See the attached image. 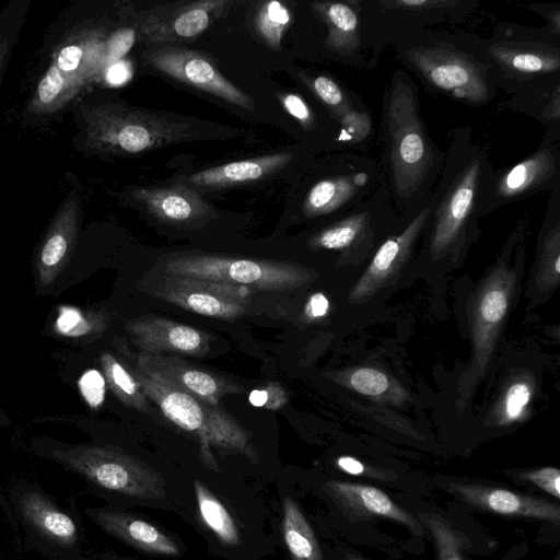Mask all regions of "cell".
<instances>
[{"mask_svg":"<svg viewBox=\"0 0 560 560\" xmlns=\"http://www.w3.org/2000/svg\"><path fill=\"white\" fill-rule=\"evenodd\" d=\"M291 21V13L283 3L277 0L267 1L257 11L255 28L266 45L279 50L282 37Z\"/></svg>","mask_w":560,"mask_h":560,"instance_id":"d6a6232c","label":"cell"},{"mask_svg":"<svg viewBox=\"0 0 560 560\" xmlns=\"http://www.w3.org/2000/svg\"><path fill=\"white\" fill-rule=\"evenodd\" d=\"M451 492L468 504L495 514L548 521L559 525V505L508 489L475 483L453 482Z\"/></svg>","mask_w":560,"mask_h":560,"instance_id":"ac0fdd59","label":"cell"},{"mask_svg":"<svg viewBox=\"0 0 560 560\" xmlns=\"http://www.w3.org/2000/svg\"><path fill=\"white\" fill-rule=\"evenodd\" d=\"M430 214L425 205L399 234L388 237L377 249L372 261L349 292V301L362 304L384 288L402 267L424 229Z\"/></svg>","mask_w":560,"mask_h":560,"instance_id":"4fadbf2b","label":"cell"},{"mask_svg":"<svg viewBox=\"0 0 560 560\" xmlns=\"http://www.w3.org/2000/svg\"><path fill=\"white\" fill-rule=\"evenodd\" d=\"M164 273L259 291L294 290L315 277L313 270L287 261L191 253L167 258Z\"/></svg>","mask_w":560,"mask_h":560,"instance_id":"277c9868","label":"cell"},{"mask_svg":"<svg viewBox=\"0 0 560 560\" xmlns=\"http://www.w3.org/2000/svg\"><path fill=\"white\" fill-rule=\"evenodd\" d=\"M125 327L145 354L205 355L210 348V337L203 331L163 317L136 318Z\"/></svg>","mask_w":560,"mask_h":560,"instance_id":"5bb4252c","label":"cell"},{"mask_svg":"<svg viewBox=\"0 0 560 560\" xmlns=\"http://www.w3.org/2000/svg\"><path fill=\"white\" fill-rule=\"evenodd\" d=\"M88 514L105 532L138 549L167 557L179 553L176 542L147 521L102 509H89Z\"/></svg>","mask_w":560,"mask_h":560,"instance_id":"44dd1931","label":"cell"},{"mask_svg":"<svg viewBox=\"0 0 560 560\" xmlns=\"http://www.w3.org/2000/svg\"><path fill=\"white\" fill-rule=\"evenodd\" d=\"M454 162L444 174L441 190L436 192L435 206L430 209L433 215L430 253L434 259L448 252L464 234L468 222L480 207L481 192L487 175L486 159L474 150Z\"/></svg>","mask_w":560,"mask_h":560,"instance_id":"8992f818","label":"cell"},{"mask_svg":"<svg viewBox=\"0 0 560 560\" xmlns=\"http://www.w3.org/2000/svg\"><path fill=\"white\" fill-rule=\"evenodd\" d=\"M132 374L147 398L153 400L171 422L199 436L208 464H213L209 444L256 460L249 432L220 407L194 397L138 365Z\"/></svg>","mask_w":560,"mask_h":560,"instance_id":"3957f363","label":"cell"},{"mask_svg":"<svg viewBox=\"0 0 560 560\" xmlns=\"http://www.w3.org/2000/svg\"><path fill=\"white\" fill-rule=\"evenodd\" d=\"M325 492L351 520L383 517L405 525L416 535H422V525L397 505L385 492L369 485L340 480L327 481Z\"/></svg>","mask_w":560,"mask_h":560,"instance_id":"e0dca14e","label":"cell"},{"mask_svg":"<svg viewBox=\"0 0 560 560\" xmlns=\"http://www.w3.org/2000/svg\"><path fill=\"white\" fill-rule=\"evenodd\" d=\"M101 363L113 393L126 406L145 411L149 407L147 396L133 374L110 353H103Z\"/></svg>","mask_w":560,"mask_h":560,"instance_id":"f1b7e54d","label":"cell"},{"mask_svg":"<svg viewBox=\"0 0 560 560\" xmlns=\"http://www.w3.org/2000/svg\"><path fill=\"white\" fill-rule=\"evenodd\" d=\"M248 400L254 407L278 409L285 404L287 395L278 384H268L265 387L253 389Z\"/></svg>","mask_w":560,"mask_h":560,"instance_id":"ab89813d","label":"cell"},{"mask_svg":"<svg viewBox=\"0 0 560 560\" xmlns=\"http://www.w3.org/2000/svg\"><path fill=\"white\" fill-rule=\"evenodd\" d=\"M107 42L91 30L63 45L37 85L31 108L35 113L60 107L80 88L104 74L108 67Z\"/></svg>","mask_w":560,"mask_h":560,"instance_id":"ba28073f","label":"cell"},{"mask_svg":"<svg viewBox=\"0 0 560 560\" xmlns=\"http://www.w3.org/2000/svg\"><path fill=\"white\" fill-rule=\"evenodd\" d=\"M329 310L328 299L320 292L312 294L305 306V315L308 318H322Z\"/></svg>","mask_w":560,"mask_h":560,"instance_id":"f6af8a7d","label":"cell"},{"mask_svg":"<svg viewBox=\"0 0 560 560\" xmlns=\"http://www.w3.org/2000/svg\"><path fill=\"white\" fill-rule=\"evenodd\" d=\"M136 39V33L131 28H122L115 32L107 40L108 66L121 60L129 51Z\"/></svg>","mask_w":560,"mask_h":560,"instance_id":"b9f144b4","label":"cell"},{"mask_svg":"<svg viewBox=\"0 0 560 560\" xmlns=\"http://www.w3.org/2000/svg\"><path fill=\"white\" fill-rule=\"evenodd\" d=\"M310 86L315 95L328 107L332 108L340 119L353 110L348 106L341 88L326 75H317L310 80Z\"/></svg>","mask_w":560,"mask_h":560,"instance_id":"d590c367","label":"cell"},{"mask_svg":"<svg viewBox=\"0 0 560 560\" xmlns=\"http://www.w3.org/2000/svg\"><path fill=\"white\" fill-rule=\"evenodd\" d=\"M78 233V210L73 200L58 213L40 247L36 270L40 287L52 284L69 260Z\"/></svg>","mask_w":560,"mask_h":560,"instance_id":"7402d4cb","label":"cell"},{"mask_svg":"<svg viewBox=\"0 0 560 560\" xmlns=\"http://www.w3.org/2000/svg\"><path fill=\"white\" fill-rule=\"evenodd\" d=\"M90 148L110 154H138L194 138L190 124L152 110L102 104L83 110Z\"/></svg>","mask_w":560,"mask_h":560,"instance_id":"7a4b0ae2","label":"cell"},{"mask_svg":"<svg viewBox=\"0 0 560 560\" xmlns=\"http://www.w3.org/2000/svg\"><path fill=\"white\" fill-rule=\"evenodd\" d=\"M337 465L341 470L350 475L386 479V476L383 475L382 472H376L375 470H372L371 468L362 464L360 460L350 456L339 457L337 459Z\"/></svg>","mask_w":560,"mask_h":560,"instance_id":"7bdbcfd3","label":"cell"},{"mask_svg":"<svg viewBox=\"0 0 560 560\" xmlns=\"http://www.w3.org/2000/svg\"><path fill=\"white\" fill-rule=\"evenodd\" d=\"M196 500L200 517L208 528L224 544L233 546L238 544L237 526L224 506L200 481H194Z\"/></svg>","mask_w":560,"mask_h":560,"instance_id":"83f0119b","label":"cell"},{"mask_svg":"<svg viewBox=\"0 0 560 560\" xmlns=\"http://www.w3.org/2000/svg\"><path fill=\"white\" fill-rule=\"evenodd\" d=\"M520 478L544 490L551 497L560 498V470L555 467H542L520 474Z\"/></svg>","mask_w":560,"mask_h":560,"instance_id":"74e56055","label":"cell"},{"mask_svg":"<svg viewBox=\"0 0 560 560\" xmlns=\"http://www.w3.org/2000/svg\"><path fill=\"white\" fill-rule=\"evenodd\" d=\"M540 271H544V277L547 281L555 278L558 282L560 273V226L557 223L548 232L541 255Z\"/></svg>","mask_w":560,"mask_h":560,"instance_id":"8d00e7d4","label":"cell"},{"mask_svg":"<svg viewBox=\"0 0 560 560\" xmlns=\"http://www.w3.org/2000/svg\"><path fill=\"white\" fill-rule=\"evenodd\" d=\"M137 365L212 406H218L229 394L243 392L235 382L198 369L175 355L141 353Z\"/></svg>","mask_w":560,"mask_h":560,"instance_id":"9a60e30c","label":"cell"},{"mask_svg":"<svg viewBox=\"0 0 560 560\" xmlns=\"http://www.w3.org/2000/svg\"><path fill=\"white\" fill-rule=\"evenodd\" d=\"M21 510L27 522L49 540L70 546L78 539V528L70 515L42 494L28 491L21 499Z\"/></svg>","mask_w":560,"mask_h":560,"instance_id":"d4e9b609","label":"cell"},{"mask_svg":"<svg viewBox=\"0 0 560 560\" xmlns=\"http://www.w3.org/2000/svg\"><path fill=\"white\" fill-rule=\"evenodd\" d=\"M340 122L347 140H364L371 129L369 115L354 109L346 114Z\"/></svg>","mask_w":560,"mask_h":560,"instance_id":"60d3db41","label":"cell"},{"mask_svg":"<svg viewBox=\"0 0 560 560\" xmlns=\"http://www.w3.org/2000/svg\"><path fill=\"white\" fill-rule=\"evenodd\" d=\"M419 517L433 537L438 560H467L464 557V549L469 541L462 533L433 512L421 513Z\"/></svg>","mask_w":560,"mask_h":560,"instance_id":"1f68e13d","label":"cell"},{"mask_svg":"<svg viewBox=\"0 0 560 560\" xmlns=\"http://www.w3.org/2000/svg\"><path fill=\"white\" fill-rule=\"evenodd\" d=\"M402 61L430 88L468 104L482 105L492 96L490 66L454 44H413Z\"/></svg>","mask_w":560,"mask_h":560,"instance_id":"5b68a950","label":"cell"},{"mask_svg":"<svg viewBox=\"0 0 560 560\" xmlns=\"http://www.w3.org/2000/svg\"><path fill=\"white\" fill-rule=\"evenodd\" d=\"M513 275L504 266L494 268L477 292L470 316L476 362L485 371L508 314L513 292Z\"/></svg>","mask_w":560,"mask_h":560,"instance_id":"7c38bea8","label":"cell"},{"mask_svg":"<svg viewBox=\"0 0 560 560\" xmlns=\"http://www.w3.org/2000/svg\"><path fill=\"white\" fill-rule=\"evenodd\" d=\"M154 295L192 313L233 319L245 313L249 289L165 276Z\"/></svg>","mask_w":560,"mask_h":560,"instance_id":"30bf717a","label":"cell"},{"mask_svg":"<svg viewBox=\"0 0 560 560\" xmlns=\"http://www.w3.org/2000/svg\"><path fill=\"white\" fill-rule=\"evenodd\" d=\"M559 154L551 141H545L534 153L486 182L481 206H501L551 187L558 180Z\"/></svg>","mask_w":560,"mask_h":560,"instance_id":"8fae6325","label":"cell"},{"mask_svg":"<svg viewBox=\"0 0 560 560\" xmlns=\"http://www.w3.org/2000/svg\"><path fill=\"white\" fill-rule=\"evenodd\" d=\"M52 457L95 486L138 499H161L164 480L148 465L115 447L78 445L54 448Z\"/></svg>","mask_w":560,"mask_h":560,"instance_id":"52a82bcc","label":"cell"},{"mask_svg":"<svg viewBox=\"0 0 560 560\" xmlns=\"http://www.w3.org/2000/svg\"><path fill=\"white\" fill-rule=\"evenodd\" d=\"M533 395V387L526 381L512 383L499 404L498 417L500 424H511L521 419Z\"/></svg>","mask_w":560,"mask_h":560,"instance_id":"e575fe53","label":"cell"},{"mask_svg":"<svg viewBox=\"0 0 560 560\" xmlns=\"http://www.w3.org/2000/svg\"><path fill=\"white\" fill-rule=\"evenodd\" d=\"M132 74V68L126 60H119L109 65L105 72L104 78L107 83L112 85H120L127 82Z\"/></svg>","mask_w":560,"mask_h":560,"instance_id":"ee69618b","label":"cell"},{"mask_svg":"<svg viewBox=\"0 0 560 560\" xmlns=\"http://www.w3.org/2000/svg\"><path fill=\"white\" fill-rule=\"evenodd\" d=\"M293 158L281 152L231 162L207 168L186 177L187 182L200 187L222 188L261 179L284 167Z\"/></svg>","mask_w":560,"mask_h":560,"instance_id":"603a6c76","label":"cell"},{"mask_svg":"<svg viewBox=\"0 0 560 560\" xmlns=\"http://www.w3.org/2000/svg\"><path fill=\"white\" fill-rule=\"evenodd\" d=\"M109 322L104 311H81L62 307L59 311L56 329L62 336L72 338L97 337L103 334Z\"/></svg>","mask_w":560,"mask_h":560,"instance_id":"4dcf8cb0","label":"cell"},{"mask_svg":"<svg viewBox=\"0 0 560 560\" xmlns=\"http://www.w3.org/2000/svg\"><path fill=\"white\" fill-rule=\"evenodd\" d=\"M279 100L283 108L304 128L311 129L314 127L315 119L313 112L300 95L294 93H282L279 94Z\"/></svg>","mask_w":560,"mask_h":560,"instance_id":"f35d334b","label":"cell"},{"mask_svg":"<svg viewBox=\"0 0 560 560\" xmlns=\"http://www.w3.org/2000/svg\"><path fill=\"white\" fill-rule=\"evenodd\" d=\"M341 382L358 392L370 397L393 396L394 388L389 376L374 368L361 366L347 372Z\"/></svg>","mask_w":560,"mask_h":560,"instance_id":"836d02e7","label":"cell"},{"mask_svg":"<svg viewBox=\"0 0 560 560\" xmlns=\"http://www.w3.org/2000/svg\"><path fill=\"white\" fill-rule=\"evenodd\" d=\"M133 198L162 222L189 225L214 213L196 190L185 185L162 188H137Z\"/></svg>","mask_w":560,"mask_h":560,"instance_id":"ffe728a7","label":"cell"},{"mask_svg":"<svg viewBox=\"0 0 560 560\" xmlns=\"http://www.w3.org/2000/svg\"><path fill=\"white\" fill-rule=\"evenodd\" d=\"M490 69L512 80L550 79L560 71V51L546 43L497 42L487 47Z\"/></svg>","mask_w":560,"mask_h":560,"instance_id":"2e32d148","label":"cell"},{"mask_svg":"<svg viewBox=\"0 0 560 560\" xmlns=\"http://www.w3.org/2000/svg\"><path fill=\"white\" fill-rule=\"evenodd\" d=\"M370 219L368 211L351 214L314 235L310 246L334 250L348 248L368 230Z\"/></svg>","mask_w":560,"mask_h":560,"instance_id":"f546056e","label":"cell"},{"mask_svg":"<svg viewBox=\"0 0 560 560\" xmlns=\"http://www.w3.org/2000/svg\"><path fill=\"white\" fill-rule=\"evenodd\" d=\"M9 44L4 38L0 39V71L2 70V66L4 63V58L8 54Z\"/></svg>","mask_w":560,"mask_h":560,"instance_id":"bcb514c9","label":"cell"},{"mask_svg":"<svg viewBox=\"0 0 560 560\" xmlns=\"http://www.w3.org/2000/svg\"><path fill=\"white\" fill-rule=\"evenodd\" d=\"M368 182L365 173L339 175L317 182L307 192L303 205L306 217L328 214L354 198Z\"/></svg>","mask_w":560,"mask_h":560,"instance_id":"484cf974","label":"cell"},{"mask_svg":"<svg viewBox=\"0 0 560 560\" xmlns=\"http://www.w3.org/2000/svg\"><path fill=\"white\" fill-rule=\"evenodd\" d=\"M346 560H366V559H364L360 556L353 555V553H348L346 557Z\"/></svg>","mask_w":560,"mask_h":560,"instance_id":"7dc6e473","label":"cell"},{"mask_svg":"<svg viewBox=\"0 0 560 560\" xmlns=\"http://www.w3.org/2000/svg\"><path fill=\"white\" fill-rule=\"evenodd\" d=\"M386 147L396 201H410L435 166L434 151L419 115L413 84L397 72L386 103Z\"/></svg>","mask_w":560,"mask_h":560,"instance_id":"6da1fadb","label":"cell"},{"mask_svg":"<svg viewBox=\"0 0 560 560\" xmlns=\"http://www.w3.org/2000/svg\"><path fill=\"white\" fill-rule=\"evenodd\" d=\"M226 4L229 1L225 0H205L164 9L163 13L150 15L141 32L155 44L189 39L207 30Z\"/></svg>","mask_w":560,"mask_h":560,"instance_id":"d6986e66","label":"cell"},{"mask_svg":"<svg viewBox=\"0 0 560 560\" xmlns=\"http://www.w3.org/2000/svg\"><path fill=\"white\" fill-rule=\"evenodd\" d=\"M313 10L327 27L325 47L350 55L361 45L359 10L349 2H314Z\"/></svg>","mask_w":560,"mask_h":560,"instance_id":"cb8c5ba5","label":"cell"},{"mask_svg":"<svg viewBox=\"0 0 560 560\" xmlns=\"http://www.w3.org/2000/svg\"><path fill=\"white\" fill-rule=\"evenodd\" d=\"M282 532L285 546L294 560H323L313 528L300 506L289 497L283 499Z\"/></svg>","mask_w":560,"mask_h":560,"instance_id":"4316f807","label":"cell"},{"mask_svg":"<svg viewBox=\"0 0 560 560\" xmlns=\"http://www.w3.org/2000/svg\"><path fill=\"white\" fill-rule=\"evenodd\" d=\"M556 560H559L558 558Z\"/></svg>","mask_w":560,"mask_h":560,"instance_id":"c3c4849f","label":"cell"},{"mask_svg":"<svg viewBox=\"0 0 560 560\" xmlns=\"http://www.w3.org/2000/svg\"><path fill=\"white\" fill-rule=\"evenodd\" d=\"M148 65L155 70L210 93L228 103L253 109L252 97L229 81L206 55L179 47H162L143 54Z\"/></svg>","mask_w":560,"mask_h":560,"instance_id":"9c48e42d","label":"cell"}]
</instances>
